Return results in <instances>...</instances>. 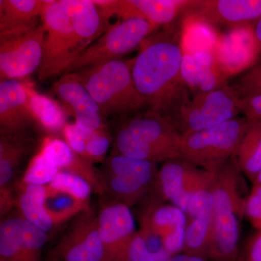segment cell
Returning <instances> with one entry per match:
<instances>
[{"label":"cell","mask_w":261,"mask_h":261,"mask_svg":"<svg viewBox=\"0 0 261 261\" xmlns=\"http://www.w3.org/2000/svg\"><path fill=\"white\" fill-rule=\"evenodd\" d=\"M180 33L167 28L142 42L132 68L136 88L149 106L176 128L180 113L190 100L181 74Z\"/></svg>","instance_id":"1"},{"label":"cell","mask_w":261,"mask_h":261,"mask_svg":"<svg viewBox=\"0 0 261 261\" xmlns=\"http://www.w3.org/2000/svg\"><path fill=\"white\" fill-rule=\"evenodd\" d=\"M234 156L215 172L210 186L214 218L208 261H238L240 224L245 216L248 195Z\"/></svg>","instance_id":"2"},{"label":"cell","mask_w":261,"mask_h":261,"mask_svg":"<svg viewBox=\"0 0 261 261\" xmlns=\"http://www.w3.org/2000/svg\"><path fill=\"white\" fill-rule=\"evenodd\" d=\"M181 141L172 123L149 111L122 124L115 138L114 151L132 159L164 163L180 158Z\"/></svg>","instance_id":"3"},{"label":"cell","mask_w":261,"mask_h":261,"mask_svg":"<svg viewBox=\"0 0 261 261\" xmlns=\"http://www.w3.org/2000/svg\"><path fill=\"white\" fill-rule=\"evenodd\" d=\"M135 58L116 60L74 72L99 106L103 116H126L146 105L132 75Z\"/></svg>","instance_id":"4"},{"label":"cell","mask_w":261,"mask_h":261,"mask_svg":"<svg viewBox=\"0 0 261 261\" xmlns=\"http://www.w3.org/2000/svg\"><path fill=\"white\" fill-rule=\"evenodd\" d=\"M158 163L113 152L97 169L102 200L121 202L130 207L148 195L159 172Z\"/></svg>","instance_id":"5"},{"label":"cell","mask_w":261,"mask_h":261,"mask_svg":"<svg viewBox=\"0 0 261 261\" xmlns=\"http://www.w3.org/2000/svg\"><path fill=\"white\" fill-rule=\"evenodd\" d=\"M249 123L246 118H235L207 129L182 135L180 158L216 172L234 156Z\"/></svg>","instance_id":"6"},{"label":"cell","mask_w":261,"mask_h":261,"mask_svg":"<svg viewBox=\"0 0 261 261\" xmlns=\"http://www.w3.org/2000/svg\"><path fill=\"white\" fill-rule=\"evenodd\" d=\"M45 28L42 63L38 78L44 81L66 72L84 50L67 13L63 0L47 1L42 15Z\"/></svg>","instance_id":"7"},{"label":"cell","mask_w":261,"mask_h":261,"mask_svg":"<svg viewBox=\"0 0 261 261\" xmlns=\"http://www.w3.org/2000/svg\"><path fill=\"white\" fill-rule=\"evenodd\" d=\"M156 28L144 19L121 20L111 25L97 41L82 51L65 73H74L87 67L121 60L140 47Z\"/></svg>","instance_id":"8"},{"label":"cell","mask_w":261,"mask_h":261,"mask_svg":"<svg viewBox=\"0 0 261 261\" xmlns=\"http://www.w3.org/2000/svg\"><path fill=\"white\" fill-rule=\"evenodd\" d=\"M240 99L236 89L227 84L195 94L182 108L176 128L182 136L232 120L240 113Z\"/></svg>","instance_id":"9"},{"label":"cell","mask_w":261,"mask_h":261,"mask_svg":"<svg viewBox=\"0 0 261 261\" xmlns=\"http://www.w3.org/2000/svg\"><path fill=\"white\" fill-rule=\"evenodd\" d=\"M44 37L42 22L25 30L0 34L1 81L23 80L39 70Z\"/></svg>","instance_id":"10"},{"label":"cell","mask_w":261,"mask_h":261,"mask_svg":"<svg viewBox=\"0 0 261 261\" xmlns=\"http://www.w3.org/2000/svg\"><path fill=\"white\" fill-rule=\"evenodd\" d=\"M140 231L149 245L155 240L171 257L183 250L186 215L149 193L139 204Z\"/></svg>","instance_id":"11"},{"label":"cell","mask_w":261,"mask_h":261,"mask_svg":"<svg viewBox=\"0 0 261 261\" xmlns=\"http://www.w3.org/2000/svg\"><path fill=\"white\" fill-rule=\"evenodd\" d=\"M214 176L215 172L176 158L163 163L149 193L163 202H169L185 214L192 196L208 188Z\"/></svg>","instance_id":"12"},{"label":"cell","mask_w":261,"mask_h":261,"mask_svg":"<svg viewBox=\"0 0 261 261\" xmlns=\"http://www.w3.org/2000/svg\"><path fill=\"white\" fill-rule=\"evenodd\" d=\"M97 214L89 207L75 216L46 260L111 261L98 231Z\"/></svg>","instance_id":"13"},{"label":"cell","mask_w":261,"mask_h":261,"mask_svg":"<svg viewBox=\"0 0 261 261\" xmlns=\"http://www.w3.org/2000/svg\"><path fill=\"white\" fill-rule=\"evenodd\" d=\"M214 55L219 69L228 79L252 68L261 57L253 24L234 27L220 34Z\"/></svg>","instance_id":"14"},{"label":"cell","mask_w":261,"mask_h":261,"mask_svg":"<svg viewBox=\"0 0 261 261\" xmlns=\"http://www.w3.org/2000/svg\"><path fill=\"white\" fill-rule=\"evenodd\" d=\"M106 18L118 17L121 20L140 18L154 27L168 25L193 4L191 0H102L93 1Z\"/></svg>","instance_id":"15"},{"label":"cell","mask_w":261,"mask_h":261,"mask_svg":"<svg viewBox=\"0 0 261 261\" xmlns=\"http://www.w3.org/2000/svg\"><path fill=\"white\" fill-rule=\"evenodd\" d=\"M214 197L208 188L196 192L189 202L183 253L208 261L214 218Z\"/></svg>","instance_id":"16"},{"label":"cell","mask_w":261,"mask_h":261,"mask_svg":"<svg viewBox=\"0 0 261 261\" xmlns=\"http://www.w3.org/2000/svg\"><path fill=\"white\" fill-rule=\"evenodd\" d=\"M97 214L98 231L111 261H121L123 252L137 232L129 206L102 200Z\"/></svg>","instance_id":"17"},{"label":"cell","mask_w":261,"mask_h":261,"mask_svg":"<svg viewBox=\"0 0 261 261\" xmlns=\"http://www.w3.org/2000/svg\"><path fill=\"white\" fill-rule=\"evenodd\" d=\"M34 142L27 132L0 137V216L15 208V187L19 168L30 152Z\"/></svg>","instance_id":"18"},{"label":"cell","mask_w":261,"mask_h":261,"mask_svg":"<svg viewBox=\"0 0 261 261\" xmlns=\"http://www.w3.org/2000/svg\"><path fill=\"white\" fill-rule=\"evenodd\" d=\"M54 93L73 113L82 130L107 128L99 106L75 73H65L53 85Z\"/></svg>","instance_id":"19"},{"label":"cell","mask_w":261,"mask_h":261,"mask_svg":"<svg viewBox=\"0 0 261 261\" xmlns=\"http://www.w3.org/2000/svg\"><path fill=\"white\" fill-rule=\"evenodd\" d=\"M185 11L213 27L231 29L252 24L261 17V0H205L195 1Z\"/></svg>","instance_id":"20"},{"label":"cell","mask_w":261,"mask_h":261,"mask_svg":"<svg viewBox=\"0 0 261 261\" xmlns=\"http://www.w3.org/2000/svg\"><path fill=\"white\" fill-rule=\"evenodd\" d=\"M29 94L23 80L0 82V133L2 135L25 133L34 122Z\"/></svg>","instance_id":"21"},{"label":"cell","mask_w":261,"mask_h":261,"mask_svg":"<svg viewBox=\"0 0 261 261\" xmlns=\"http://www.w3.org/2000/svg\"><path fill=\"white\" fill-rule=\"evenodd\" d=\"M181 74L187 89L194 95L210 92L227 84L228 78L219 69L214 53L183 55Z\"/></svg>","instance_id":"22"},{"label":"cell","mask_w":261,"mask_h":261,"mask_svg":"<svg viewBox=\"0 0 261 261\" xmlns=\"http://www.w3.org/2000/svg\"><path fill=\"white\" fill-rule=\"evenodd\" d=\"M63 3L84 50L111 27L100 8L93 1L63 0Z\"/></svg>","instance_id":"23"},{"label":"cell","mask_w":261,"mask_h":261,"mask_svg":"<svg viewBox=\"0 0 261 261\" xmlns=\"http://www.w3.org/2000/svg\"><path fill=\"white\" fill-rule=\"evenodd\" d=\"M45 186L19 181L15 187V208L33 224L50 234L58 227L46 207Z\"/></svg>","instance_id":"24"},{"label":"cell","mask_w":261,"mask_h":261,"mask_svg":"<svg viewBox=\"0 0 261 261\" xmlns=\"http://www.w3.org/2000/svg\"><path fill=\"white\" fill-rule=\"evenodd\" d=\"M42 151L59 168L60 171H67L87 180L93 187L94 192L100 194L97 169L93 163L83 159L75 152L65 141L47 137L43 142Z\"/></svg>","instance_id":"25"},{"label":"cell","mask_w":261,"mask_h":261,"mask_svg":"<svg viewBox=\"0 0 261 261\" xmlns=\"http://www.w3.org/2000/svg\"><path fill=\"white\" fill-rule=\"evenodd\" d=\"M46 5L45 0H0V34L38 25Z\"/></svg>","instance_id":"26"},{"label":"cell","mask_w":261,"mask_h":261,"mask_svg":"<svg viewBox=\"0 0 261 261\" xmlns=\"http://www.w3.org/2000/svg\"><path fill=\"white\" fill-rule=\"evenodd\" d=\"M220 34L216 27L187 13L182 20L180 44L183 55L214 53Z\"/></svg>","instance_id":"27"},{"label":"cell","mask_w":261,"mask_h":261,"mask_svg":"<svg viewBox=\"0 0 261 261\" xmlns=\"http://www.w3.org/2000/svg\"><path fill=\"white\" fill-rule=\"evenodd\" d=\"M29 94V106L34 121L49 132H63L66 126L65 114L59 103L48 96L39 93L34 84L24 80Z\"/></svg>","instance_id":"28"},{"label":"cell","mask_w":261,"mask_h":261,"mask_svg":"<svg viewBox=\"0 0 261 261\" xmlns=\"http://www.w3.org/2000/svg\"><path fill=\"white\" fill-rule=\"evenodd\" d=\"M249 122L234 159L244 176L253 183L261 171V123Z\"/></svg>","instance_id":"29"},{"label":"cell","mask_w":261,"mask_h":261,"mask_svg":"<svg viewBox=\"0 0 261 261\" xmlns=\"http://www.w3.org/2000/svg\"><path fill=\"white\" fill-rule=\"evenodd\" d=\"M22 216L18 211L1 219L0 261H22L20 245Z\"/></svg>","instance_id":"30"},{"label":"cell","mask_w":261,"mask_h":261,"mask_svg":"<svg viewBox=\"0 0 261 261\" xmlns=\"http://www.w3.org/2000/svg\"><path fill=\"white\" fill-rule=\"evenodd\" d=\"M50 191L59 192L71 197L73 200L89 205V199L93 187L87 180L67 171H61L49 185L46 186Z\"/></svg>","instance_id":"31"},{"label":"cell","mask_w":261,"mask_h":261,"mask_svg":"<svg viewBox=\"0 0 261 261\" xmlns=\"http://www.w3.org/2000/svg\"><path fill=\"white\" fill-rule=\"evenodd\" d=\"M49 235L22 216L20 231L22 261H42L44 245Z\"/></svg>","instance_id":"32"},{"label":"cell","mask_w":261,"mask_h":261,"mask_svg":"<svg viewBox=\"0 0 261 261\" xmlns=\"http://www.w3.org/2000/svg\"><path fill=\"white\" fill-rule=\"evenodd\" d=\"M59 172V168L40 150L33 157L20 180L24 183L47 186Z\"/></svg>","instance_id":"33"},{"label":"cell","mask_w":261,"mask_h":261,"mask_svg":"<svg viewBox=\"0 0 261 261\" xmlns=\"http://www.w3.org/2000/svg\"><path fill=\"white\" fill-rule=\"evenodd\" d=\"M171 257L164 249L153 250L139 230L128 242L121 261H168Z\"/></svg>","instance_id":"34"},{"label":"cell","mask_w":261,"mask_h":261,"mask_svg":"<svg viewBox=\"0 0 261 261\" xmlns=\"http://www.w3.org/2000/svg\"><path fill=\"white\" fill-rule=\"evenodd\" d=\"M81 130L83 134L85 147L84 159L93 164L104 162L107 159L106 154L112 142L107 128L92 130Z\"/></svg>","instance_id":"35"},{"label":"cell","mask_w":261,"mask_h":261,"mask_svg":"<svg viewBox=\"0 0 261 261\" xmlns=\"http://www.w3.org/2000/svg\"><path fill=\"white\" fill-rule=\"evenodd\" d=\"M236 90L241 97L261 94V59L240 79Z\"/></svg>","instance_id":"36"},{"label":"cell","mask_w":261,"mask_h":261,"mask_svg":"<svg viewBox=\"0 0 261 261\" xmlns=\"http://www.w3.org/2000/svg\"><path fill=\"white\" fill-rule=\"evenodd\" d=\"M245 216L253 227L261 231V185L253 184L251 192L247 197Z\"/></svg>","instance_id":"37"},{"label":"cell","mask_w":261,"mask_h":261,"mask_svg":"<svg viewBox=\"0 0 261 261\" xmlns=\"http://www.w3.org/2000/svg\"><path fill=\"white\" fill-rule=\"evenodd\" d=\"M65 142L81 157L85 158V147L82 130L74 123H67L63 130Z\"/></svg>","instance_id":"38"},{"label":"cell","mask_w":261,"mask_h":261,"mask_svg":"<svg viewBox=\"0 0 261 261\" xmlns=\"http://www.w3.org/2000/svg\"><path fill=\"white\" fill-rule=\"evenodd\" d=\"M240 113L251 122L261 123V94L241 97Z\"/></svg>","instance_id":"39"},{"label":"cell","mask_w":261,"mask_h":261,"mask_svg":"<svg viewBox=\"0 0 261 261\" xmlns=\"http://www.w3.org/2000/svg\"><path fill=\"white\" fill-rule=\"evenodd\" d=\"M238 261H261V231H257L240 249Z\"/></svg>","instance_id":"40"},{"label":"cell","mask_w":261,"mask_h":261,"mask_svg":"<svg viewBox=\"0 0 261 261\" xmlns=\"http://www.w3.org/2000/svg\"><path fill=\"white\" fill-rule=\"evenodd\" d=\"M168 261H207L201 257L190 256L185 253H179L171 257Z\"/></svg>","instance_id":"41"},{"label":"cell","mask_w":261,"mask_h":261,"mask_svg":"<svg viewBox=\"0 0 261 261\" xmlns=\"http://www.w3.org/2000/svg\"><path fill=\"white\" fill-rule=\"evenodd\" d=\"M254 31H255V36H256L257 41L260 43L261 46V17L255 22V23L254 24Z\"/></svg>","instance_id":"42"},{"label":"cell","mask_w":261,"mask_h":261,"mask_svg":"<svg viewBox=\"0 0 261 261\" xmlns=\"http://www.w3.org/2000/svg\"><path fill=\"white\" fill-rule=\"evenodd\" d=\"M253 184H259V185H261V171L258 175H257V178H255V181L253 182Z\"/></svg>","instance_id":"43"}]
</instances>
